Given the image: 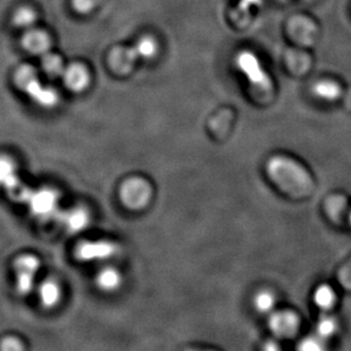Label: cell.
Here are the masks:
<instances>
[{
	"label": "cell",
	"instance_id": "d4e9b609",
	"mask_svg": "<svg viewBox=\"0 0 351 351\" xmlns=\"http://www.w3.org/2000/svg\"><path fill=\"white\" fill-rule=\"evenodd\" d=\"M256 308L259 312L269 313L274 308L275 298L274 295L269 291H261L255 298Z\"/></svg>",
	"mask_w": 351,
	"mask_h": 351
},
{
	"label": "cell",
	"instance_id": "e0dca14e",
	"mask_svg": "<svg viewBox=\"0 0 351 351\" xmlns=\"http://www.w3.org/2000/svg\"><path fill=\"white\" fill-rule=\"evenodd\" d=\"M39 297L46 308H53L60 300V285L53 280H47L40 285Z\"/></svg>",
	"mask_w": 351,
	"mask_h": 351
},
{
	"label": "cell",
	"instance_id": "ffe728a7",
	"mask_svg": "<svg viewBox=\"0 0 351 351\" xmlns=\"http://www.w3.org/2000/svg\"><path fill=\"white\" fill-rule=\"evenodd\" d=\"M314 93L321 99L333 101V100L338 99L341 95V88L335 81L323 80V81H319L317 84H315Z\"/></svg>",
	"mask_w": 351,
	"mask_h": 351
},
{
	"label": "cell",
	"instance_id": "484cf974",
	"mask_svg": "<svg viewBox=\"0 0 351 351\" xmlns=\"http://www.w3.org/2000/svg\"><path fill=\"white\" fill-rule=\"evenodd\" d=\"M101 0H72L74 10L80 14H88L99 5Z\"/></svg>",
	"mask_w": 351,
	"mask_h": 351
},
{
	"label": "cell",
	"instance_id": "f546056e",
	"mask_svg": "<svg viewBox=\"0 0 351 351\" xmlns=\"http://www.w3.org/2000/svg\"><path fill=\"white\" fill-rule=\"evenodd\" d=\"M258 3L259 0H241L240 6H241V10H243V12H247L249 7L254 6V5H257Z\"/></svg>",
	"mask_w": 351,
	"mask_h": 351
},
{
	"label": "cell",
	"instance_id": "603a6c76",
	"mask_svg": "<svg viewBox=\"0 0 351 351\" xmlns=\"http://www.w3.org/2000/svg\"><path fill=\"white\" fill-rule=\"evenodd\" d=\"M37 21V14L30 7H21L14 14L13 22L21 29H30Z\"/></svg>",
	"mask_w": 351,
	"mask_h": 351
},
{
	"label": "cell",
	"instance_id": "44dd1931",
	"mask_svg": "<svg viewBox=\"0 0 351 351\" xmlns=\"http://www.w3.org/2000/svg\"><path fill=\"white\" fill-rule=\"evenodd\" d=\"M41 66L45 73L49 77H62L64 72V63L63 60L57 55L53 53H47L43 55V62H41Z\"/></svg>",
	"mask_w": 351,
	"mask_h": 351
},
{
	"label": "cell",
	"instance_id": "7402d4cb",
	"mask_svg": "<svg viewBox=\"0 0 351 351\" xmlns=\"http://www.w3.org/2000/svg\"><path fill=\"white\" fill-rule=\"evenodd\" d=\"M136 53L139 55L140 58H145V60H149L153 58L158 51V45H157L156 40L153 37L146 36L141 39L138 40V43L134 45Z\"/></svg>",
	"mask_w": 351,
	"mask_h": 351
},
{
	"label": "cell",
	"instance_id": "2e32d148",
	"mask_svg": "<svg viewBox=\"0 0 351 351\" xmlns=\"http://www.w3.org/2000/svg\"><path fill=\"white\" fill-rule=\"evenodd\" d=\"M97 285L105 292L117 291L122 285V275L114 267H106L97 275Z\"/></svg>",
	"mask_w": 351,
	"mask_h": 351
},
{
	"label": "cell",
	"instance_id": "f1b7e54d",
	"mask_svg": "<svg viewBox=\"0 0 351 351\" xmlns=\"http://www.w3.org/2000/svg\"><path fill=\"white\" fill-rule=\"evenodd\" d=\"M0 349L6 351L23 350L24 346L19 339L14 338V337H7L0 343Z\"/></svg>",
	"mask_w": 351,
	"mask_h": 351
},
{
	"label": "cell",
	"instance_id": "7c38bea8",
	"mask_svg": "<svg viewBox=\"0 0 351 351\" xmlns=\"http://www.w3.org/2000/svg\"><path fill=\"white\" fill-rule=\"evenodd\" d=\"M56 219L71 233L81 232L89 226V212L83 207L64 210L57 214Z\"/></svg>",
	"mask_w": 351,
	"mask_h": 351
},
{
	"label": "cell",
	"instance_id": "277c9868",
	"mask_svg": "<svg viewBox=\"0 0 351 351\" xmlns=\"http://www.w3.org/2000/svg\"><path fill=\"white\" fill-rule=\"evenodd\" d=\"M153 188L143 178H130L122 183L119 189V198L126 208L141 210L152 200Z\"/></svg>",
	"mask_w": 351,
	"mask_h": 351
},
{
	"label": "cell",
	"instance_id": "d6986e66",
	"mask_svg": "<svg viewBox=\"0 0 351 351\" xmlns=\"http://www.w3.org/2000/svg\"><path fill=\"white\" fill-rule=\"evenodd\" d=\"M314 300L322 313H328L335 305L337 295L330 285H323L315 291Z\"/></svg>",
	"mask_w": 351,
	"mask_h": 351
},
{
	"label": "cell",
	"instance_id": "ba28073f",
	"mask_svg": "<svg viewBox=\"0 0 351 351\" xmlns=\"http://www.w3.org/2000/svg\"><path fill=\"white\" fill-rule=\"evenodd\" d=\"M119 252V245L108 240L83 241L75 249V256L81 262H103Z\"/></svg>",
	"mask_w": 351,
	"mask_h": 351
},
{
	"label": "cell",
	"instance_id": "4dcf8cb0",
	"mask_svg": "<svg viewBox=\"0 0 351 351\" xmlns=\"http://www.w3.org/2000/svg\"><path fill=\"white\" fill-rule=\"evenodd\" d=\"M349 219H350V223H351V214H350V216H349Z\"/></svg>",
	"mask_w": 351,
	"mask_h": 351
},
{
	"label": "cell",
	"instance_id": "9c48e42d",
	"mask_svg": "<svg viewBox=\"0 0 351 351\" xmlns=\"http://www.w3.org/2000/svg\"><path fill=\"white\" fill-rule=\"evenodd\" d=\"M288 37L302 47H311L317 38V27L308 17L298 15L292 17L287 24Z\"/></svg>",
	"mask_w": 351,
	"mask_h": 351
},
{
	"label": "cell",
	"instance_id": "4fadbf2b",
	"mask_svg": "<svg viewBox=\"0 0 351 351\" xmlns=\"http://www.w3.org/2000/svg\"><path fill=\"white\" fill-rule=\"evenodd\" d=\"M62 77L67 89L73 93H82L89 86V72L86 67L81 64L74 63L70 66L65 67Z\"/></svg>",
	"mask_w": 351,
	"mask_h": 351
},
{
	"label": "cell",
	"instance_id": "9a60e30c",
	"mask_svg": "<svg viewBox=\"0 0 351 351\" xmlns=\"http://www.w3.org/2000/svg\"><path fill=\"white\" fill-rule=\"evenodd\" d=\"M285 65L292 73L302 75L311 69L312 57L304 50L290 49L285 55Z\"/></svg>",
	"mask_w": 351,
	"mask_h": 351
},
{
	"label": "cell",
	"instance_id": "cb8c5ba5",
	"mask_svg": "<svg viewBox=\"0 0 351 351\" xmlns=\"http://www.w3.org/2000/svg\"><path fill=\"white\" fill-rule=\"evenodd\" d=\"M337 326L338 325H337V321L333 316L328 315V313H322L317 324L318 337L323 340L330 338L337 331Z\"/></svg>",
	"mask_w": 351,
	"mask_h": 351
},
{
	"label": "cell",
	"instance_id": "30bf717a",
	"mask_svg": "<svg viewBox=\"0 0 351 351\" xmlns=\"http://www.w3.org/2000/svg\"><path fill=\"white\" fill-rule=\"evenodd\" d=\"M300 326L298 315L290 311L275 313L269 318V328L280 338H292Z\"/></svg>",
	"mask_w": 351,
	"mask_h": 351
},
{
	"label": "cell",
	"instance_id": "ac0fdd59",
	"mask_svg": "<svg viewBox=\"0 0 351 351\" xmlns=\"http://www.w3.org/2000/svg\"><path fill=\"white\" fill-rule=\"evenodd\" d=\"M348 208V202L343 195H331L325 202V210L330 219L335 222H340Z\"/></svg>",
	"mask_w": 351,
	"mask_h": 351
},
{
	"label": "cell",
	"instance_id": "83f0119b",
	"mask_svg": "<svg viewBox=\"0 0 351 351\" xmlns=\"http://www.w3.org/2000/svg\"><path fill=\"white\" fill-rule=\"evenodd\" d=\"M338 280L343 288L351 290V259L340 269Z\"/></svg>",
	"mask_w": 351,
	"mask_h": 351
},
{
	"label": "cell",
	"instance_id": "6da1fadb",
	"mask_svg": "<svg viewBox=\"0 0 351 351\" xmlns=\"http://www.w3.org/2000/svg\"><path fill=\"white\" fill-rule=\"evenodd\" d=\"M266 171L273 182L292 198H306L313 193L312 176L304 166L285 156H274L266 164Z\"/></svg>",
	"mask_w": 351,
	"mask_h": 351
},
{
	"label": "cell",
	"instance_id": "8992f818",
	"mask_svg": "<svg viewBox=\"0 0 351 351\" xmlns=\"http://www.w3.org/2000/svg\"><path fill=\"white\" fill-rule=\"evenodd\" d=\"M0 188L5 190L10 198L21 204H24L30 193V188L21 182L16 165L10 157L0 156Z\"/></svg>",
	"mask_w": 351,
	"mask_h": 351
},
{
	"label": "cell",
	"instance_id": "4316f807",
	"mask_svg": "<svg viewBox=\"0 0 351 351\" xmlns=\"http://www.w3.org/2000/svg\"><path fill=\"white\" fill-rule=\"evenodd\" d=\"M299 349H302V350H322V349H324V343H323V339L319 338L317 335V338L314 337V338H308L305 339L304 341L302 342V345L299 346Z\"/></svg>",
	"mask_w": 351,
	"mask_h": 351
},
{
	"label": "cell",
	"instance_id": "8fae6325",
	"mask_svg": "<svg viewBox=\"0 0 351 351\" xmlns=\"http://www.w3.org/2000/svg\"><path fill=\"white\" fill-rule=\"evenodd\" d=\"M139 58L134 46L117 47L110 53V65L117 74H128L132 71Z\"/></svg>",
	"mask_w": 351,
	"mask_h": 351
},
{
	"label": "cell",
	"instance_id": "52a82bcc",
	"mask_svg": "<svg viewBox=\"0 0 351 351\" xmlns=\"http://www.w3.org/2000/svg\"><path fill=\"white\" fill-rule=\"evenodd\" d=\"M39 269L40 261L36 256L27 254L15 259L14 271L16 275L17 292L20 295H27L32 291Z\"/></svg>",
	"mask_w": 351,
	"mask_h": 351
},
{
	"label": "cell",
	"instance_id": "3957f363",
	"mask_svg": "<svg viewBox=\"0 0 351 351\" xmlns=\"http://www.w3.org/2000/svg\"><path fill=\"white\" fill-rule=\"evenodd\" d=\"M60 193L53 188L30 190L24 204L27 205L32 215L43 221L56 219L60 213Z\"/></svg>",
	"mask_w": 351,
	"mask_h": 351
},
{
	"label": "cell",
	"instance_id": "7a4b0ae2",
	"mask_svg": "<svg viewBox=\"0 0 351 351\" xmlns=\"http://www.w3.org/2000/svg\"><path fill=\"white\" fill-rule=\"evenodd\" d=\"M15 84L38 106L50 110L60 103V96L51 86L40 82L37 72L29 65L21 66L15 73Z\"/></svg>",
	"mask_w": 351,
	"mask_h": 351
},
{
	"label": "cell",
	"instance_id": "5bb4252c",
	"mask_svg": "<svg viewBox=\"0 0 351 351\" xmlns=\"http://www.w3.org/2000/svg\"><path fill=\"white\" fill-rule=\"evenodd\" d=\"M24 49L32 55H41L48 53L51 47V40L49 34L38 29H30L24 34L22 39Z\"/></svg>",
	"mask_w": 351,
	"mask_h": 351
},
{
	"label": "cell",
	"instance_id": "5b68a950",
	"mask_svg": "<svg viewBox=\"0 0 351 351\" xmlns=\"http://www.w3.org/2000/svg\"><path fill=\"white\" fill-rule=\"evenodd\" d=\"M237 64L257 93H261L263 97L271 95L273 89L272 82L263 70L258 60L252 53L248 51L240 53L237 60Z\"/></svg>",
	"mask_w": 351,
	"mask_h": 351
}]
</instances>
